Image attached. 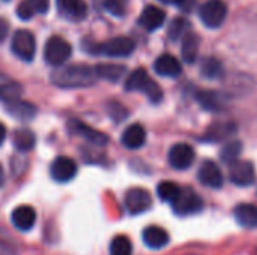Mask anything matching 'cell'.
I'll use <instances>...</instances> for the list:
<instances>
[{
	"label": "cell",
	"instance_id": "6da1fadb",
	"mask_svg": "<svg viewBox=\"0 0 257 255\" xmlns=\"http://www.w3.org/2000/svg\"><path fill=\"white\" fill-rule=\"evenodd\" d=\"M98 77L95 68L87 65H69L65 68L56 69L51 74V83L63 89H81L90 87L96 83Z\"/></svg>",
	"mask_w": 257,
	"mask_h": 255
},
{
	"label": "cell",
	"instance_id": "7a4b0ae2",
	"mask_svg": "<svg viewBox=\"0 0 257 255\" xmlns=\"http://www.w3.org/2000/svg\"><path fill=\"white\" fill-rule=\"evenodd\" d=\"M83 48L96 56H107V57H128L136 50L134 39L128 36H116L110 41H105L102 44H95L90 41L83 42Z\"/></svg>",
	"mask_w": 257,
	"mask_h": 255
},
{
	"label": "cell",
	"instance_id": "3957f363",
	"mask_svg": "<svg viewBox=\"0 0 257 255\" xmlns=\"http://www.w3.org/2000/svg\"><path fill=\"white\" fill-rule=\"evenodd\" d=\"M125 90L128 92H142L145 93L151 102L157 104L163 99V90L161 87L158 86V83H155L148 71L145 68H139L136 71H133L126 81H125Z\"/></svg>",
	"mask_w": 257,
	"mask_h": 255
},
{
	"label": "cell",
	"instance_id": "277c9868",
	"mask_svg": "<svg viewBox=\"0 0 257 255\" xmlns=\"http://www.w3.org/2000/svg\"><path fill=\"white\" fill-rule=\"evenodd\" d=\"M173 213L178 216H190L203 210V200L193 188H181L176 198L170 203Z\"/></svg>",
	"mask_w": 257,
	"mask_h": 255
},
{
	"label": "cell",
	"instance_id": "5b68a950",
	"mask_svg": "<svg viewBox=\"0 0 257 255\" xmlns=\"http://www.w3.org/2000/svg\"><path fill=\"white\" fill-rule=\"evenodd\" d=\"M72 54V47L71 44L62 38V36H51L47 42H45V48H44V59L48 65L51 66H62L65 62H68V59Z\"/></svg>",
	"mask_w": 257,
	"mask_h": 255
},
{
	"label": "cell",
	"instance_id": "8992f818",
	"mask_svg": "<svg viewBox=\"0 0 257 255\" xmlns=\"http://www.w3.org/2000/svg\"><path fill=\"white\" fill-rule=\"evenodd\" d=\"M11 50L18 59L24 62H32L35 57V51H36V41H35L33 33L26 29L17 30L12 36Z\"/></svg>",
	"mask_w": 257,
	"mask_h": 255
},
{
	"label": "cell",
	"instance_id": "52a82bcc",
	"mask_svg": "<svg viewBox=\"0 0 257 255\" xmlns=\"http://www.w3.org/2000/svg\"><path fill=\"white\" fill-rule=\"evenodd\" d=\"M199 17L206 27L217 29L227 17V5L223 0H208L200 6Z\"/></svg>",
	"mask_w": 257,
	"mask_h": 255
},
{
	"label": "cell",
	"instance_id": "ba28073f",
	"mask_svg": "<svg viewBox=\"0 0 257 255\" xmlns=\"http://www.w3.org/2000/svg\"><path fill=\"white\" fill-rule=\"evenodd\" d=\"M125 207L131 215H142L152 207V197L143 188H131L125 194Z\"/></svg>",
	"mask_w": 257,
	"mask_h": 255
},
{
	"label": "cell",
	"instance_id": "9c48e42d",
	"mask_svg": "<svg viewBox=\"0 0 257 255\" xmlns=\"http://www.w3.org/2000/svg\"><path fill=\"white\" fill-rule=\"evenodd\" d=\"M194 159H196V152L187 143H178L172 146L169 152V164L172 165V168L179 171L188 170L194 164Z\"/></svg>",
	"mask_w": 257,
	"mask_h": 255
},
{
	"label": "cell",
	"instance_id": "30bf717a",
	"mask_svg": "<svg viewBox=\"0 0 257 255\" xmlns=\"http://www.w3.org/2000/svg\"><path fill=\"white\" fill-rule=\"evenodd\" d=\"M77 164L68 156H57L50 165V176L59 183H66L72 180L77 174Z\"/></svg>",
	"mask_w": 257,
	"mask_h": 255
},
{
	"label": "cell",
	"instance_id": "8fae6325",
	"mask_svg": "<svg viewBox=\"0 0 257 255\" xmlns=\"http://www.w3.org/2000/svg\"><path fill=\"white\" fill-rule=\"evenodd\" d=\"M229 177H230V182L236 186H241V188L250 186L256 180L254 165L250 161H236L230 165Z\"/></svg>",
	"mask_w": 257,
	"mask_h": 255
},
{
	"label": "cell",
	"instance_id": "7c38bea8",
	"mask_svg": "<svg viewBox=\"0 0 257 255\" xmlns=\"http://www.w3.org/2000/svg\"><path fill=\"white\" fill-rule=\"evenodd\" d=\"M68 129H69L71 134L80 135V137H83L86 141H89L90 144L98 146V147H102V146H105V144L110 141L108 137H107L104 132L96 131V129L90 128L89 125H86V123H83V122H80V120H77V119L69 120Z\"/></svg>",
	"mask_w": 257,
	"mask_h": 255
},
{
	"label": "cell",
	"instance_id": "4fadbf2b",
	"mask_svg": "<svg viewBox=\"0 0 257 255\" xmlns=\"http://www.w3.org/2000/svg\"><path fill=\"white\" fill-rule=\"evenodd\" d=\"M197 179L203 186L212 188V189H220L224 183L223 173L214 161H203L202 162L199 173H197Z\"/></svg>",
	"mask_w": 257,
	"mask_h": 255
},
{
	"label": "cell",
	"instance_id": "5bb4252c",
	"mask_svg": "<svg viewBox=\"0 0 257 255\" xmlns=\"http://www.w3.org/2000/svg\"><path fill=\"white\" fill-rule=\"evenodd\" d=\"M164 21H166V12L154 5L146 6L139 17V24L148 32L158 30L164 24Z\"/></svg>",
	"mask_w": 257,
	"mask_h": 255
},
{
	"label": "cell",
	"instance_id": "9a60e30c",
	"mask_svg": "<svg viewBox=\"0 0 257 255\" xmlns=\"http://www.w3.org/2000/svg\"><path fill=\"white\" fill-rule=\"evenodd\" d=\"M154 71L161 77L176 78V77H179L182 74V65L175 56L161 54L154 63Z\"/></svg>",
	"mask_w": 257,
	"mask_h": 255
},
{
	"label": "cell",
	"instance_id": "2e32d148",
	"mask_svg": "<svg viewBox=\"0 0 257 255\" xmlns=\"http://www.w3.org/2000/svg\"><path fill=\"white\" fill-rule=\"evenodd\" d=\"M11 221L20 231H29L36 222V212L32 206H18L11 213Z\"/></svg>",
	"mask_w": 257,
	"mask_h": 255
},
{
	"label": "cell",
	"instance_id": "e0dca14e",
	"mask_svg": "<svg viewBox=\"0 0 257 255\" xmlns=\"http://www.w3.org/2000/svg\"><path fill=\"white\" fill-rule=\"evenodd\" d=\"M56 2L60 15L68 20L80 21L84 20L87 15V6L83 0H56Z\"/></svg>",
	"mask_w": 257,
	"mask_h": 255
},
{
	"label": "cell",
	"instance_id": "ac0fdd59",
	"mask_svg": "<svg viewBox=\"0 0 257 255\" xmlns=\"http://www.w3.org/2000/svg\"><path fill=\"white\" fill-rule=\"evenodd\" d=\"M143 242L148 248L151 249H163L164 246L169 245L170 236L169 233L158 225H149L143 230Z\"/></svg>",
	"mask_w": 257,
	"mask_h": 255
},
{
	"label": "cell",
	"instance_id": "d6986e66",
	"mask_svg": "<svg viewBox=\"0 0 257 255\" xmlns=\"http://www.w3.org/2000/svg\"><path fill=\"white\" fill-rule=\"evenodd\" d=\"M233 216L236 222L247 230L257 227V206L250 203H241L233 209Z\"/></svg>",
	"mask_w": 257,
	"mask_h": 255
},
{
	"label": "cell",
	"instance_id": "ffe728a7",
	"mask_svg": "<svg viewBox=\"0 0 257 255\" xmlns=\"http://www.w3.org/2000/svg\"><path fill=\"white\" fill-rule=\"evenodd\" d=\"M122 144L130 149V150H136V149H140L145 146L146 143V129L139 125V123H134L131 126H128L123 134H122V138H120Z\"/></svg>",
	"mask_w": 257,
	"mask_h": 255
},
{
	"label": "cell",
	"instance_id": "44dd1931",
	"mask_svg": "<svg viewBox=\"0 0 257 255\" xmlns=\"http://www.w3.org/2000/svg\"><path fill=\"white\" fill-rule=\"evenodd\" d=\"M197 101L199 104L206 110V111H223L224 110V98L221 93L214 92V90H202L197 93Z\"/></svg>",
	"mask_w": 257,
	"mask_h": 255
},
{
	"label": "cell",
	"instance_id": "7402d4cb",
	"mask_svg": "<svg viewBox=\"0 0 257 255\" xmlns=\"http://www.w3.org/2000/svg\"><path fill=\"white\" fill-rule=\"evenodd\" d=\"M199 36L194 32H187L182 38V59L187 63H194L199 56Z\"/></svg>",
	"mask_w": 257,
	"mask_h": 255
},
{
	"label": "cell",
	"instance_id": "603a6c76",
	"mask_svg": "<svg viewBox=\"0 0 257 255\" xmlns=\"http://www.w3.org/2000/svg\"><path fill=\"white\" fill-rule=\"evenodd\" d=\"M126 72V68L123 65H116V63H102L95 66V74L98 78L107 80V81H119Z\"/></svg>",
	"mask_w": 257,
	"mask_h": 255
},
{
	"label": "cell",
	"instance_id": "cb8c5ba5",
	"mask_svg": "<svg viewBox=\"0 0 257 255\" xmlns=\"http://www.w3.org/2000/svg\"><path fill=\"white\" fill-rule=\"evenodd\" d=\"M6 110L11 116L20 119V120H30L36 114V107L32 105L30 102H26L23 99H18L9 105H6Z\"/></svg>",
	"mask_w": 257,
	"mask_h": 255
},
{
	"label": "cell",
	"instance_id": "d4e9b609",
	"mask_svg": "<svg viewBox=\"0 0 257 255\" xmlns=\"http://www.w3.org/2000/svg\"><path fill=\"white\" fill-rule=\"evenodd\" d=\"M235 131H236V126H235L233 123L224 122V123L214 125V126H211V128L206 131L205 141H211V143L223 141V140H226L227 137H230Z\"/></svg>",
	"mask_w": 257,
	"mask_h": 255
},
{
	"label": "cell",
	"instance_id": "484cf974",
	"mask_svg": "<svg viewBox=\"0 0 257 255\" xmlns=\"http://www.w3.org/2000/svg\"><path fill=\"white\" fill-rule=\"evenodd\" d=\"M14 144L20 152H29L36 146V135L27 128L17 129L14 132Z\"/></svg>",
	"mask_w": 257,
	"mask_h": 255
},
{
	"label": "cell",
	"instance_id": "4316f807",
	"mask_svg": "<svg viewBox=\"0 0 257 255\" xmlns=\"http://www.w3.org/2000/svg\"><path fill=\"white\" fill-rule=\"evenodd\" d=\"M23 87L18 83H8L0 86V102L6 107L18 99H21Z\"/></svg>",
	"mask_w": 257,
	"mask_h": 255
},
{
	"label": "cell",
	"instance_id": "83f0119b",
	"mask_svg": "<svg viewBox=\"0 0 257 255\" xmlns=\"http://www.w3.org/2000/svg\"><path fill=\"white\" fill-rule=\"evenodd\" d=\"M200 72L208 80H217L223 75V65L218 59L206 57L200 65Z\"/></svg>",
	"mask_w": 257,
	"mask_h": 255
},
{
	"label": "cell",
	"instance_id": "f1b7e54d",
	"mask_svg": "<svg viewBox=\"0 0 257 255\" xmlns=\"http://www.w3.org/2000/svg\"><path fill=\"white\" fill-rule=\"evenodd\" d=\"M241 153H242V143L238 141V140H233V141L227 143V144L221 149L220 158H221V161H223L224 164L232 165L233 162L238 161V158L241 156Z\"/></svg>",
	"mask_w": 257,
	"mask_h": 255
},
{
	"label": "cell",
	"instance_id": "f546056e",
	"mask_svg": "<svg viewBox=\"0 0 257 255\" xmlns=\"http://www.w3.org/2000/svg\"><path fill=\"white\" fill-rule=\"evenodd\" d=\"M20 252V245L18 242L12 237V234L0 227V255H18Z\"/></svg>",
	"mask_w": 257,
	"mask_h": 255
},
{
	"label": "cell",
	"instance_id": "4dcf8cb0",
	"mask_svg": "<svg viewBox=\"0 0 257 255\" xmlns=\"http://www.w3.org/2000/svg\"><path fill=\"white\" fill-rule=\"evenodd\" d=\"M179 191H181V186L170 180H164L157 186V194H158L160 200L166 201V203H172L176 198V195L179 194Z\"/></svg>",
	"mask_w": 257,
	"mask_h": 255
},
{
	"label": "cell",
	"instance_id": "1f68e13d",
	"mask_svg": "<svg viewBox=\"0 0 257 255\" xmlns=\"http://www.w3.org/2000/svg\"><path fill=\"white\" fill-rule=\"evenodd\" d=\"M110 255H133L131 240L123 234L113 237L110 242Z\"/></svg>",
	"mask_w": 257,
	"mask_h": 255
},
{
	"label": "cell",
	"instance_id": "d6a6232c",
	"mask_svg": "<svg viewBox=\"0 0 257 255\" xmlns=\"http://www.w3.org/2000/svg\"><path fill=\"white\" fill-rule=\"evenodd\" d=\"M188 26H190V23L185 18H175L169 26V32H167L169 38L172 41H178V39L184 38V35L188 30Z\"/></svg>",
	"mask_w": 257,
	"mask_h": 255
},
{
	"label": "cell",
	"instance_id": "836d02e7",
	"mask_svg": "<svg viewBox=\"0 0 257 255\" xmlns=\"http://www.w3.org/2000/svg\"><path fill=\"white\" fill-rule=\"evenodd\" d=\"M104 8L114 17H123L126 12V0H104Z\"/></svg>",
	"mask_w": 257,
	"mask_h": 255
},
{
	"label": "cell",
	"instance_id": "e575fe53",
	"mask_svg": "<svg viewBox=\"0 0 257 255\" xmlns=\"http://www.w3.org/2000/svg\"><path fill=\"white\" fill-rule=\"evenodd\" d=\"M108 114L116 120V122H120L123 120L126 116H128V111L123 105L117 104V102H110L108 104Z\"/></svg>",
	"mask_w": 257,
	"mask_h": 255
},
{
	"label": "cell",
	"instance_id": "d590c367",
	"mask_svg": "<svg viewBox=\"0 0 257 255\" xmlns=\"http://www.w3.org/2000/svg\"><path fill=\"white\" fill-rule=\"evenodd\" d=\"M17 15H18L21 20L27 21V20H30V18L35 15V11H33V8L30 6V3H29L27 0H23V2H20V5L17 6Z\"/></svg>",
	"mask_w": 257,
	"mask_h": 255
},
{
	"label": "cell",
	"instance_id": "8d00e7d4",
	"mask_svg": "<svg viewBox=\"0 0 257 255\" xmlns=\"http://www.w3.org/2000/svg\"><path fill=\"white\" fill-rule=\"evenodd\" d=\"M35 14H45L50 9V0H27Z\"/></svg>",
	"mask_w": 257,
	"mask_h": 255
},
{
	"label": "cell",
	"instance_id": "74e56055",
	"mask_svg": "<svg viewBox=\"0 0 257 255\" xmlns=\"http://www.w3.org/2000/svg\"><path fill=\"white\" fill-rule=\"evenodd\" d=\"M5 138H6V128L3 123H0V144H3Z\"/></svg>",
	"mask_w": 257,
	"mask_h": 255
},
{
	"label": "cell",
	"instance_id": "f35d334b",
	"mask_svg": "<svg viewBox=\"0 0 257 255\" xmlns=\"http://www.w3.org/2000/svg\"><path fill=\"white\" fill-rule=\"evenodd\" d=\"M160 2L167 3V5H178V6H181L184 3V0H160Z\"/></svg>",
	"mask_w": 257,
	"mask_h": 255
},
{
	"label": "cell",
	"instance_id": "ab89813d",
	"mask_svg": "<svg viewBox=\"0 0 257 255\" xmlns=\"http://www.w3.org/2000/svg\"><path fill=\"white\" fill-rule=\"evenodd\" d=\"M5 179H6V177H5V170H3V167L0 165V188L5 185Z\"/></svg>",
	"mask_w": 257,
	"mask_h": 255
},
{
	"label": "cell",
	"instance_id": "60d3db41",
	"mask_svg": "<svg viewBox=\"0 0 257 255\" xmlns=\"http://www.w3.org/2000/svg\"><path fill=\"white\" fill-rule=\"evenodd\" d=\"M191 255H197V254H191Z\"/></svg>",
	"mask_w": 257,
	"mask_h": 255
},
{
	"label": "cell",
	"instance_id": "b9f144b4",
	"mask_svg": "<svg viewBox=\"0 0 257 255\" xmlns=\"http://www.w3.org/2000/svg\"><path fill=\"white\" fill-rule=\"evenodd\" d=\"M5 2H8V0H5Z\"/></svg>",
	"mask_w": 257,
	"mask_h": 255
}]
</instances>
